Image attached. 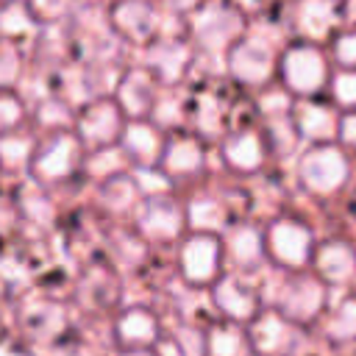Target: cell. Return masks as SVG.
I'll use <instances>...</instances> for the list:
<instances>
[{
  "instance_id": "obj_1",
  "label": "cell",
  "mask_w": 356,
  "mask_h": 356,
  "mask_svg": "<svg viewBox=\"0 0 356 356\" xmlns=\"http://www.w3.org/2000/svg\"><path fill=\"white\" fill-rule=\"evenodd\" d=\"M270 309H275L295 328H306L328 309V284L306 270L289 273L275 289Z\"/></svg>"
},
{
  "instance_id": "obj_2",
  "label": "cell",
  "mask_w": 356,
  "mask_h": 356,
  "mask_svg": "<svg viewBox=\"0 0 356 356\" xmlns=\"http://www.w3.org/2000/svg\"><path fill=\"white\" fill-rule=\"evenodd\" d=\"M264 242V259L286 273L309 270L312 250H314V234L306 222L292 217H278L261 231Z\"/></svg>"
},
{
  "instance_id": "obj_3",
  "label": "cell",
  "mask_w": 356,
  "mask_h": 356,
  "mask_svg": "<svg viewBox=\"0 0 356 356\" xmlns=\"http://www.w3.org/2000/svg\"><path fill=\"white\" fill-rule=\"evenodd\" d=\"M350 178V161L334 142L312 145L298 161V181L314 197H331Z\"/></svg>"
},
{
  "instance_id": "obj_4",
  "label": "cell",
  "mask_w": 356,
  "mask_h": 356,
  "mask_svg": "<svg viewBox=\"0 0 356 356\" xmlns=\"http://www.w3.org/2000/svg\"><path fill=\"white\" fill-rule=\"evenodd\" d=\"M222 261H225L222 239L209 231L189 234V239H184L178 253L181 275L192 289H211V284L225 273Z\"/></svg>"
},
{
  "instance_id": "obj_5",
  "label": "cell",
  "mask_w": 356,
  "mask_h": 356,
  "mask_svg": "<svg viewBox=\"0 0 356 356\" xmlns=\"http://www.w3.org/2000/svg\"><path fill=\"white\" fill-rule=\"evenodd\" d=\"M275 70L281 72V81H284L286 92L300 95V97L317 95L331 81L328 58L314 44H292V47H286L281 53Z\"/></svg>"
},
{
  "instance_id": "obj_6",
  "label": "cell",
  "mask_w": 356,
  "mask_h": 356,
  "mask_svg": "<svg viewBox=\"0 0 356 356\" xmlns=\"http://www.w3.org/2000/svg\"><path fill=\"white\" fill-rule=\"evenodd\" d=\"M211 303L228 323H250L264 309V292L242 273H222L211 284Z\"/></svg>"
},
{
  "instance_id": "obj_7",
  "label": "cell",
  "mask_w": 356,
  "mask_h": 356,
  "mask_svg": "<svg viewBox=\"0 0 356 356\" xmlns=\"http://www.w3.org/2000/svg\"><path fill=\"white\" fill-rule=\"evenodd\" d=\"M278 67L273 44L261 36H239L228 47V70L245 86H264Z\"/></svg>"
},
{
  "instance_id": "obj_8",
  "label": "cell",
  "mask_w": 356,
  "mask_h": 356,
  "mask_svg": "<svg viewBox=\"0 0 356 356\" xmlns=\"http://www.w3.org/2000/svg\"><path fill=\"white\" fill-rule=\"evenodd\" d=\"M295 337L298 328L270 306H264L250 323H245V339L250 353L256 356H284L292 350Z\"/></svg>"
},
{
  "instance_id": "obj_9",
  "label": "cell",
  "mask_w": 356,
  "mask_h": 356,
  "mask_svg": "<svg viewBox=\"0 0 356 356\" xmlns=\"http://www.w3.org/2000/svg\"><path fill=\"white\" fill-rule=\"evenodd\" d=\"M242 36V17L228 6L203 8L195 19V39L203 50H228Z\"/></svg>"
},
{
  "instance_id": "obj_10",
  "label": "cell",
  "mask_w": 356,
  "mask_h": 356,
  "mask_svg": "<svg viewBox=\"0 0 356 356\" xmlns=\"http://www.w3.org/2000/svg\"><path fill=\"white\" fill-rule=\"evenodd\" d=\"M220 159L236 175H253V172H259L264 167V161H267V147H264L261 134L259 131H250V128H242V131L228 134L220 142Z\"/></svg>"
},
{
  "instance_id": "obj_11",
  "label": "cell",
  "mask_w": 356,
  "mask_h": 356,
  "mask_svg": "<svg viewBox=\"0 0 356 356\" xmlns=\"http://www.w3.org/2000/svg\"><path fill=\"white\" fill-rule=\"evenodd\" d=\"M309 264L314 267L317 278L334 286H345L356 278V250L342 239H328L323 245H314Z\"/></svg>"
},
{
  "instance_id": "obj_12",
  "label": "cell",
  "mask_w": 356,
  "mask_h": 356,
  "mask_svg": "<svg viewBox=\"0 0 356 356\" xmlns=\"http://www.w3.org/2000/svg\"><path fill=\"white\" fill-rule=\"evenodd\" d=\"M222 250L225 256L234 261L236 273L248 275V273H256L259 267L267 264L264 259V242H261V231L256 225H231L225 231V239H222Z\"/></svg>"
},
{
  "instance_id": "obj_13",
  "label": "cell",
  "mask_w": 356,
  "mask_h": 356,
  "mask_svg": "<svg viewBox=\"0 0 356 356\" xmlns=\"http://www.w3.org/2000/svg\"><path fill=\"white\" fill-rule=\"evenodd\" d=\"M289 120H292L298 136H300V139H312V145H323V142H334V139H337L339 117H337V111L328 108V106H320V103H300Z\"/></svg>"
},
{
  "instance_id": "obj_14",
  "label": "cell",
  "mask_w": 356,
  "mask_h": 356,
  "mask_svg": "<svg viewBox=\"0 0 356 356\" xmlns=\"http://www.w3.org/2000/svg\"><path fill=\"white\" fill-rule=\"evenodd\" d=\"M339 22L337 0H303L298 6V28L309 39H325Z\"/></svg>"
},
{
  "instance_id": "obj_15",
  "label": "cell",
  "mask_w": 356,
  "mask_h": 356,
  "mask_svg": "<svg viewBox=\"0 0 356 356\" xmlns=\"http://www.w3.org/2000/svg\"><path fill=\"white\" fill-rule=\"evenodd\" d=\"M161 161H164L167 172L181 175V178H195V175L203 170L206 153H203L200 139H195V136H181V139H175V142L167 145Z\"/></svg>"
},
{
  "instance_id": "obj_16",
  "label": "cell",
  "mask_w": 356,
  "mask_h": 356,
  "mask_svg": "<svg viewBox=\"0 0 356 356\" xmlns=\"http://www.w3.org/2000/svg\"><path fill=\"white\" fill-rule=\"evenodd\" d=\"M203 356H250L245 328L236 323H217L203 331Z\"/></svg>"
},
{
  "instance_id": "obj_17",
  "label": "cell",
  "mask_w": 356,
  "mask_h": 356,
  "mask_svg": "<svg viewBox=\"0 0 356 356\" xmlns=\"http://www.w3.org/2000/svg\"><path fill=\"white\" fill-rule=\"evenodd\" d=\"M184 217L195 231H209V234H217L228 225L225 206L220 200H211V197H195V203H189Z\"/></svg>"
},
{
  "instance_id": "obj_18",
  "label": "cell",
  "mask_w": 356,
  "mask_h": 356,
  "mask_svg": "<svg viewBox=\"0 0 356 356\" xmlns=\"http://www.w3.org/2000/svg\"><path fill=\"white\" fill-rule=\"evenodd\" d=\"M325 337L337 345H345V342H353L356 339V298H345L339 300L331 312H328V320H325Z\"/></svg>"
},
{
  "instance_id": "obj_19",
  "label": "cell",
  "mask_w": 356,
  "mask_h": 356,
  "mask_svg": "<svg viewBox=\"0 0 356 356\" xmlns=\"http://www.w3.org/2000/svg\"><path fill=\"white\" fill-rule=\"evenodd\" d=\"M328 83H331L334 103H337L339 108H353V111H356V67L331 75Z\"/></svg>"
},
{
  "instance_id": "obj_20",
  "label": "cell",
  "mask_w": 356,
  "mask_h": 356,
  "mask_svg": "<svg viewBox=\"0 0 356 356\" xmlns=\"http://www.w3.org/2000/svg\"><path fill=\"white\" fill-rule=\"evenodd\" d=\"M334 61L345 70L356 67V33H339L334 39Z\"/></svg>"
},
{
  "instance_id": "obj_21",
  "label": "cell",
  "mask_w": 356,
  "mask_h": 356,
  "mask_svg": "<svg viewBox=\"0 0 356 356\" xmlns=\"http://www.w3.org/2000/svg\"><path fill=\"white\" fill-rule=\"evenodd\" d=\"M337 139H342L345 145H356V111L339 117V128H337Z\"/></svg>"
},
{
  "instance_id": "obj_22",
  "label": "cell",
  "mask_w": 356,
  "mask_h": 356,
  "mask_svg": "<svg viewBox=\"0 0 356 356\" xmlns=\"http://www.w3.org/2000/svg\"><path fill=\"white\" fill-rule=\"evenodd\" d=\"M267 3H270V0H236V6H239L242 11H261Z\"/></svg>"
},
{
  "instance_id": "obj_23",
  "label": "cell",
  "mask_w": 356,
  "mask_h": 356,
  "mask_svg": "<svg viewBox=\"0 0 356 356\" xmlns=\"http://www.w3.org/2000/svg\"><path fill=\"white\" fill-rule=\"evenodd\" d=\"M170 6H175L178 11H184V8H195L197 0H170Z\"/></svg>"
}]
</instances>
